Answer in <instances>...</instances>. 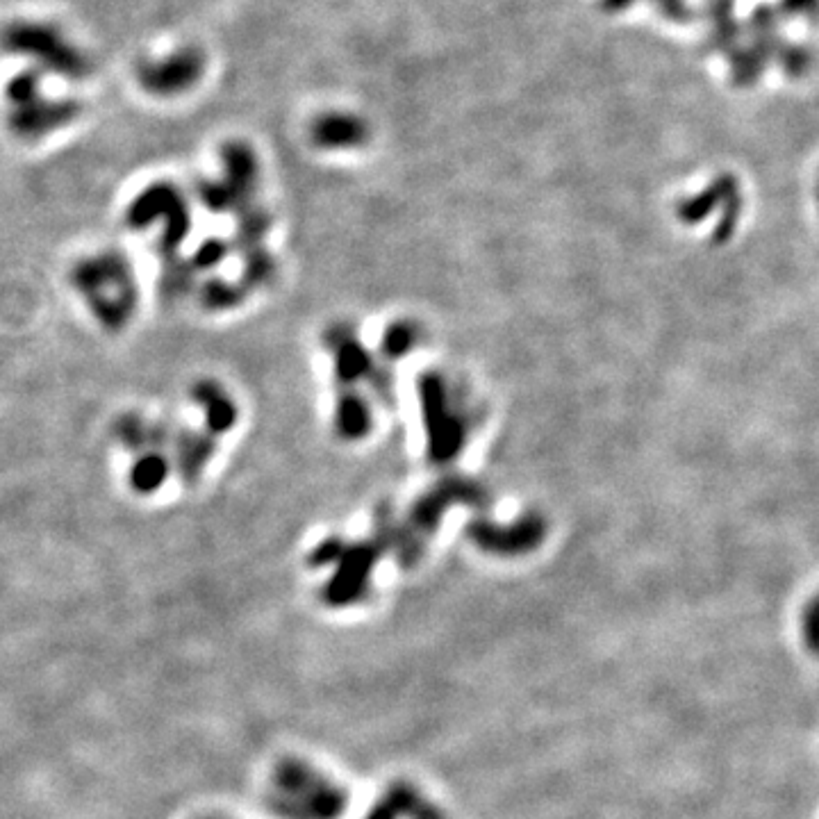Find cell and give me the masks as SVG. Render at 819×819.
Segmentation results:
<instances>
[{
    "label": "cell",
    "instance_id": "cell-18",
    "mask_svg": "<svg viewBox=\"0 0 819 819\" xmlns=\"http://www.w3.org/2000/svg\"><path fill=\"white\" fill-rule=\"evenodd\" d=\"M660 10H663L669 19H676V21H683L685 16L690 14L688 5H685V0H656Z\"/></svg>",
    "mask_w": 819,
    "mask_h": 819
},
{
    "label": "cell",
    "instance_id": "cell-9",
    "mask_svg": "<svg viewBox=\"0 0 819 819\" xmlns=\"http://www.w3.org/2000/svg\"><path fill=\"white\" fill-rule=\"evenodd\" d=\"M367 139V123L349 112H326L312 123V142L321 148H353Z\"/></svg>",
    "mask_w": 819,
    "mask_h": 819
},
{
    "label": "cell",
    "instance_id": "cell-8",
    "mask_svg": "<svg viewBox=\"0 0 819 819\" xmlns=\"http://www.w3.org/2000/svg\"><path fill=\"white\" fill-rule=\"evenodd\" d=\"M364 819H446V815L417 785L396 781Z\"/></svg>",
    "mask_w": 819,
    "mask_h": 819
},
{
    "label": "cell",
    "instance_id": "cell-12",
    "mask_svg": "<svg viewBox=\"0 0 819 819\" xmlns=\"http://www.w3.org/2000/svg\"><path fill=\"white\" fill-rule=\"evenodd\" d=\"M169 469H171V462L167 458V453H162L160 449L142 453L130 469L132 490L139 494L157 492L162 487V483L167 481Z\"/></svg>",
    "mask_w": 819,
    "mask_h": 819
},
{
    "label": "cell",
    "instance_id": "cell-14",
    "mask_svg": "<svg viewBox=\"0 0 819 819\" xmlns=\"http://www.w3.org/2000/svg\"><path fill=\"white\" fill-rule=\"evenodd\" d=\"M148 430H151V424L137 415H123L117 421V426H114L117 440L126 446V449L137 453H142L148 446Z\"/></svg>",
    "mask_w": 819,
    "mask_h": 819
},
{
    "label": "cell",
    "instance_id": "cell-20",
    "mask_svg": "<svg viewBox=\"0 0 819 819\" xmlns=\"http://www.w3.org/2000/svg\"><path fill=\"white\" fill-rule=\"evenodd\" d=\"M626 5H631V0H606V7L610 10H624Z\"/></svg>",
    "mask_w": 819,
    "mask_h": 819
},
{
    "label": "cell",
    "instance_id": "cell-17",
    "mask_svg": "<svg viewBox=\"0 0 819 819\" xmlns=\"http://www.w3.org/2000/svg\"><path fill=\"white\" fill-rule=\"evenodd\" d=\"M776 57H779L781 64L790 73H794V76H799V73L804 76L806 69H808V62H810V55L804 51V48H799V46H781L779 53H776Z\"/></svg>",
    "mask_w": 819,
    "mask_h": 819
},
{
    "label": "cell",
    "instance_id": "cell-7",
    "mask_svg": "<svg viewBox=\"0 0 819 819\" xmlns=\"http://www.w3.org/2000/svg\"><path fill=\"white\" fill-rule=\"evenodd\" d=\"M221 162V185L226 187V192L233 198L235 212H242L248 205H253L255 189H258V155H255L253 148L246 142H226L221 146Z\"/></svg>",
    "mask_w": 819,
    "mask_h": 819
},
{
    "label": "cell",
    "instance_id": "cell-1",
    "mask_svg": "<svg viewBox=\"0 0 819 819\" xmlns=\"http://www.w3.org/2000/svg\"><path fill=\"white\" fill-rule=\"evenodd\" d=\"M71 285L85 296L91 312L107 330H121L135 312L137 287L130 264L119 253L80 260L71 269Z\"/></svg>",
    "mask_w": 819,
    "mask_h": 819
},
{
    "label": "cell",
    "instance_id": "cell-11",
    "mask_svg": "<svg viewBox=\"0 0 819 819\" xmlns=\"http://www.w3.org/2000/svg\"><path fill=\"white\" fill-rule=\"evenodd\" d=\"M171 442L176 444V467L180 478L185 483H196L212 458L214 446H217L214 435L182 430L180 435L171 437Z\"/></svg>",
    "mask_w": 819,
    "mask_h": 819
},
{
    "label": "cell",
    "instance_id": "cell-3",
    "mask_svg": "<svg viewBox=\"0 0 819 819\" xmlns=\"http://www.w3.org/2000/svg\"><path fill=\"white\" fill-rule=\"evenodd\" d=\"M7 126L21 139H41L51 132L60 130L76 121L82 114V103L69 101H51L41 94V73L39 71H21L7 82Z\"/></svg>",
    "mask_w": 819,
    "mask_h": 819
},
{
    "label": "cell",
    "instance_id": "cell-2",
    "mask_svg": "<svg viewBox=\"0 0 819 819\" xmlns=\"http://www.w3.org/2000/svg\"><path fill=\"white\" fill-rule=\"evenodd\" d=\"M0 46L7 53L35 60L41 69L66 80H85L94 71L89 55L71 44L60 28L39 21H12L0 30Z\"/></svg>",
    "mask_w": 819,
    "mask_h": 819
},
{
    "label": "cell",
    "instance_id": "cell-15",
    "mask_svg": "<svg viewBox=\"0 0 819 819\" xmlns=\"http://www.w3.org/2000/svg\"><path fill=\"white\" fill-rule=\"evenodd\" d=\"M244 292L235 285L223 283V280H210L201 289V301L210 310H228L242 303Z\"/></svg>",
    "mask_w": 819,
    "mask_h": 819
},
{
    "label": "cell",
    "instance_id": "cell-13",
    "mask_svg": "<svg viewBox=\"0 0 819 819\" xmlns=\"http://www.w3.org/2000/svg\"><path fill=\"white\" fill-rule=\"evenodd\" d=\"M710 32L717 48L733 51L738 44V19H735V0H708Z\"/></svg>",
    "mask_w": 819,
    "mask_h": 819
},
{
    "label": "cell",
    "instance_id": "cell-6",
    "mask_svg": "<svg viewBox=\"0 0 819 819\" xmlns=\"http://www.w3.org/2000/svg\"><path fill=\"white\" fill-rule=\"evenodd\" d=\"M205 71V53L196 46H185L157 62H144L137 69V80L153 96H180L192 89Z\"/></svg>",
    "mask_w": 819,
    "mask_h": 819
},
{
    "label": "cell",
    "instance_id": "cell-5",
    "mask_svg": "<svg viewBox=\"0 0 819 819\" xmlns=\"http://www.w3.org/2000/svg\"><path fill=\"white\" fill-rule=\"evenodd\" d=\"M126 221L132 228H146L153 226L155 221H162L164 248L171 251V248H176L182 239H185L189 230V210L185 196H182L180 189L176 185H171V182H155V185L146 187L144 192L130 203Z\"/></svg>",
    "mask_w": 819,
    "mask_h": 819
},
{
    "label": "cell",
    "instance_id": "cell-19",
    "mask_svg": "<svg viewBox=\"0 0 819 819\" xmlns=\"http://www.w3.org/2000/svg\"><path fill=\"white\" fill-rule=\"evenodd\" d=\"M815 7V0H783V10L790 14L810 12Z\"/></svg>",
    "mask_w": 819,
    "mask_h": 819
},
{
    "label": "cell",
    "instance_id": "cell-16",
    "mask_svg": "<svg viewBox=\"0 0 819 819\" xmlns=\"http://www.w3.org/2000/svg\"><path fill=\"white\" fill-rule=\"evenodd\" d=\"M228 255V244L221 242V239H208L198 246V251L194 255V264L201 269H212L226 260Z\"/></svg>",
    "mask_w": 819,
    "mask_h": 819
},
{
    "label": "cell",
    "instance_id": "cell-4",
    "mask_svg": "<svg viewBox=\"0 0 819 819\" xmlns=\"http://www.w3.org/2000/svg\"><path fill=\"white\" fill-rule=\"evenodd\" d=\"M278 788L280 810L289 819H337L346 808L344 790L301 763L280 769Z\"/></svg>",
    "mask_w": 819,
    "mask_h": 819
},
{
    "label": "cell",
    "instance_id": "cell-10",
    "mask_svg": "<svg viewBox=\"0 0 819 819\" xmlns=\"http://www.w3.org/2000/svg\"><path fill=\"white\" fill-rule=\"evenodd\" d=\"M192 396L198 408H203L205 424L212 435L226 433L237 424V405L217 380H198L192 387Z\"/></svg>",
    "mask_w": 819,
    "mask_h": 819
}]
</instances>
